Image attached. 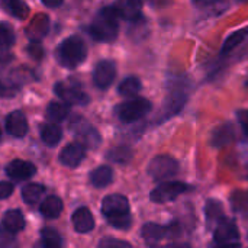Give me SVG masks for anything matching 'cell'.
I'll list each match as a JSON object with an SVG mask.
<instances>
[{
    "instance_id": "cell-26",
    "label": "cell",
    "mask_w": 248,
    "mask_h": 248,
    "mask_svg": "<svg viewBox=\"0 0 248 248\" xmlns=\"http://www.w3.org/2000/svg\"><path fill=\"white\" fill-rule=\"evenodd\" d=\"M0 1L1 6L17 19H25L29 13V7L22 0H0Z\"/></svg>"
},
{
    "instance_id": "cell-23",
    "label": "cell",
    "mask_w": 248,
    "mask_h": 248,
    "mask_svg": "<svg viewBox=\"0 0 248 248\" xmlns=\"http://www.w3.org/2000/svg\"><path fill=\"white\" fill-rule=\"evenodd\" d=\"M45 187L39 183H29L22 189V199L23 202H26L28 205H33L36 203L41 196L44 195Z\"/></svg>"
},
{
    "instance_id": "cell-17",
    "label": "cell",
    "mask_w": 248,
    "mask_h": 248,
    "mask_svg": "<svg viewBox=\"0 0 248 248\" xmlns=\"http://www.w3.org/2000/svg\"><path fill=\"white\" fill-rule=\"evenodd\" d=\"M235 138V129L231 124H224L218 128L214 129L211 144L214 147H225L231 144Z\"/></svg>"
},
{
    "instance_id": "cell-12",
    "label": "cell",
    "mask_w": 248,
    "mask_h": 248,
    "mask_svg": "<svg viewBox=\"0 0 248 248\" xmlns=\"http://www.w3.org/2000/svg\"><path fill=\"white\" fill-rule=\"evenodd\" d=\"M35 173H36V167L25 160H13L6 166V174L16 182L28 180Z\"/></svg>"
},
{
    "instance_id": "cell-16",
    "label": "cell",
    "mask_w": 248,
    "mask_h": 248,
    "mask_svg": "<svg viewBox=\"0 0 248 248\" xmlns=\"http://www.w3.org/2000/svg\"><path fill=\"white\" fill-rule=\"evenodd\" d=\"M1 227L6 232L9 234H17L25 228V218L23 214L19 209H13V211H7L3 215L1 219Z\"/></svg>"
},
{
    "instance_id": "cell-20",
    "label": "cell",
    "mask_w": 248,
    "mask_h": 248,
    "mask_svg": "<svg viewBox=\"0 0 248 248\" xmlns=\"http://www.w3.org/2000/svg\"><path fill=\"white\" fill-rule=\"evenodd\" d=\"M113 182V170L108 166H100L90 174V183L94 187H106Z\"/></svg>"
},
{
    "instance_id": "cell-28",
    "label": "cell",
    "mask_w": 248,
    "mask_h": 248,
    "mask_svg": "<svg viewBox=\"0 0 248 248\" xmlns=\"http://www.w3.org/2000/svg\"><path fill=\"white\" fill-rule=\"evenodd\" d=\"M205 212H206V218H208L209 222H217L218 224L224 218V208H222V203L219 201L209 199L206 202Z\"/></svg>"
},
{
    "instance_id": "cell-21",
    "label": "cell",
    "mask_w": 248,
    "mask_h": 248,
    "mask_svg": "<svg viewBox=\"0 0 248 248\" xmlns=\"http://www.w3.org/2000/svg\"><path fill=\"white\" fill-rule=\"evenodd\" d=\"M167 234V228L158 225V224H154V222H148L145 224L142 228H141V235L142 238L147 241V243H157L160 240H163Z\"/></svg>"
},
{
    "instance_id": "cell-30",
    "label": "cell",
    "mask_w": 248,
    "mask_h": 248,
    "mask_svg": "<svg viewBox=\"0 0 248 248\" xmlns=\"http://www.w3.org/2000/svg\"><path fill=\"white\" fill-rule=\"evenodd\" d=\"M15 44V32L9 23H0V49H7Z\"/></svg>"
},
{
    "instance_id": "cell-31",
    "label": "cell",
    "mask_w": 248,
    "mask_h": 248,
    "mask_svg": "<svg viewBox=\"0 0 248 248\" xmlns=\"http://www.w3.org/2000/svg\"><path fill=\"white\" fill-rule=\"evenodd\" d=\"M41 238H42V246L45 247H60L62 244L60 234L51 228H44L41 231Z\"/></svg>"
},
{
    "instance_id": "cell-3",
    "label": "cell",
    "mask_w": 248,
    "mask_h": 248,
    "mask_svg": "<svg viewBox=\"0 0 248 248\" xmlns=\"http://www.w3.org/2000/svg\"><path fill=\"white\" fill-rule=\"evenodd\" d=\"M87 57V46L78 36L65 38L57 48V60L65 68L80 65Z\"/></svg>"
},
{
    "instance_id": "cell-13",
    "label": "cell",
    "mask_w": 248,
    "mask_h": 248,
    "mask_svg": "<svg viewBox=\"0 0 248 248\" xmlns=\"http://www.w3.org/2000/svg\"><path fill=\"white\" fill-rule=\"evenodd\" d=\"M115 12L118 17L135 22L141 17L142 0H119L115 3Z\"/></svg>"
},
{
    "instance_id": "cell-14",
    "label": "cell",
    "mask_w": 248,
    "mask_h": 248,
    "mask_svg": "<svg viewBox=\"0 0 248 248\" xmlns=\"http://www.w3.org/2000/svg\"><path fill=\"white\" fill-rule=\"evenodd\" d=\"M6 129L12 137L22 138L28 134L29 125L22 110H13L6 118Z\"/></svg>"
},
{
    "instance_id": "cell-37",
    "label": "cell",
    "mask_w": 248,
    "mask_h": 248,
    "mask_svg": "<svg viewBox=\"0 0 248 248\" xmlns=\"http://www.w3.org/2000/svg\"><path fill=\"white\" fill-rule=\"evenodd\" d=\"M0 86H1V84H0ZM1 93H3V90H1V87H0V94H1Z\"/></svg>"
},
{
    "instance_id": "cell-32",
    "label": "cell",
    "mask_w": 248,
    "mask_h": 248,
    "mask_svg": "<svg viewBox=\"0 0 248 248\" xmlns=\"http://www.w3.org/2000/svg\"><path fill=\"white\" fill-rule=\"evenodd\" d=\"M99 247L103 248H113V247H124L129 248L131 244L126 243V241H121V240H116V238H112V237H108V238H103L100 243H99Z\"/></svg>"
},
{
    "instance_id": "cell-1",
    "label": "cell",
    "mask_w": 248,
    "mask_h": 248,
    "mask_svg": "<svg viewBox=\"0 0 248 248\" xmlns=\"http://www.w3.org/2000/svg\"><path fill=\"white\" fill-rule=\"evenodd\" d=\"M102 214L116 230H128L132 224L129 202L122 195H109L102 201Z\"/></svg>"
},
{
    "instance_id": "cell-25",
    "label": "cell",
    "mask_w": 248,
    "mask_h": 248,
    "mask_svg": "<svg viewBox=\"0 0 248 248\" xmlns=\"http://www.w3.org/2000/svg\"><path fill=\"white\" fill-rule=\"evenodd\" d=\"M67 115H68V108L61 102H51L46 108V118L51 122L58 124V122L64 121L67 118Z\"/></svg>"
},
{
    "instance_id": "cell-6",
    "label": "cell",
    "mask_w": 248,
    "mask_h": 248,
    "mask_svg": "<svg viewBox=\"0 0 248 248\" xmlns=\"http://www.w3.org/2000/svg\"><path fill=\"white\" fill-rule=\"evenodd\" d=\"M70 128H71L73 134L80 140V142H81L86 148H87V147H90V148L99 147V144H100L102 140H100V135H99L97 129L93 128L90 124H87L83 118L76 116V118L71 121Z\"/></svg>"
},
{
    "instance_id": "cell-19",
    "label": "cell",
    "mask_w": 248,
    "mask_h": 248,
    "mask_svg": "<svg viewBox=\"0 0 248 248\" xmlns=\"http://www.w3.org/2000/svg\"><path fill=\"white\" fill-rule=\"evenodd\" d=\"M61 138H62V131L55 122L45 124L41 126V140L48 147H55L61 141Z\"/></svg>"
},
{
    "instance_id": "cell-5",
    "label": "cell",
    "mask_w": 248,
    "mask_h": 248,
    "mask_svg": "<svg viewBox=\"0 0 248 248\" xmlns=\"http://www.w3.org/2000/svg\"><path fill=\"white\" fill-rule=\"evenodd\" d=\"M179 171V163L170 155H157L148 166V174L154 180H166L176 176Z\"/></svg>"
},
{
    "instance_id": "cell-29",
    "label": "cell",
    "mask_w": 248,
    "mask_h": 248,
    "mask_svg": "<svg viewBox=\"0 0 248 248\" xmlns=\"http://www.w3.org/2000/svg\"><path fill=\"white\" fill-rule=\"evenodd\" d=\"M108 158L112 160L113 163H119V164H126L128 161H131L132 158V151L128 147H116L112 151H109Z\"/></svg>"
},
{
    "instance_id": "cell-24",
    "label": "cell",
    "mask_w": 248,
    "mask_h": 248,
    "mask_svg": "<svg viewBox=\"0 0 248 248\" xmlns=\"http://www.w3.org/2000/svg\"><path fill=\"white\" fill-rule=\"evenodd\" d=\"M141 90V81L140 78L131 76V77H126L118 87V92L121 96L124 97H134L140 93Z\"/></svg>"
},
{
    "instance_id": "cell-10",
    "label": "cell",
    "mask_w": 248,
    "mask_h": 248,
    "mask_svg": "<svg viewBox=\"0 0 248 248\" xmlns=\"http://www.w3.org/2000/svg\"><path fill=\"white\" fill-rule=\"evenodd\" d=\"M116 77V65L110 60H102L96 64L93 71L94 86L100 90L108 89Z\"/></svg>"
},
{
    "instance_id": "cell-18",
    "label": "cell",
    "mask_w": 248,
    "mask_h": 248,
    "mask_svg": "<svg viewBox=\"0 0 248 248\" xmlns=\"http://www.w3.org/2000/svg\"><path fill=\"white\" fill-rule=\"evenodd\" d=\"M39 212L42 214V217L48 218V219H54L58 218L62 212V201L58 196H48L39 206Z\"/></svg>"
},
{
    "instance_id": "cell-27",
    "label": "cell",
    "mask_w": 248,
    "mask_h": 248,
    "mask_svg": "<svg viewBox=\"0 0 248 248\" xmlns=\"http://www.w3.org/2000/svg\"><path fill=\"white\" fill-rule=\"evenodd\" d=\"M248 36V28H243V29H238V31H235L234 33H231L227 39H225V42H224V45H222V54H228V52H231L234 48H237L246 38Z\"/></svg>"
},
{
    "instance_id": "cell-7",
    "label": "cell",
    "mask_w": 248,
    "mask_h": 248,
    "mask_svg": "<svg viewBox=\"0 0 248 248\" xmlns=\"http://www.w3.org/2000/svg\"><path fill=\"white\" fill-rule=\"evenodd\" d=\"M187 190H189V187L182 182H174V180L164 182L151 192L150 199L154 203H166V202H171V201L177 199L180 195L186 193Z\"/></svg>"
},
{
    "instance_id": "cell-34",
    "label": "cell",
    "mask_w": 248,
    "mask_h": 248,
    "mask_svg": "<svg viewBox=\"0 0 248 248\" xmlns=\"http://www.w3.org/2000/svg\"><path fill=\"white\" fill-rule=\"evenodd\" d=\"M237 118L240 121V125L243 128V131L248 134V110H238Z\"/></svg>"
},
{
    "instance_id": "cell-33",
    "label": "cell",
    "mask_w": 248,
    "mask_h": 248,
    "mask_svg": "<svg viewBox=\"0 0 248 248\" xmlns=\"http://www.w3.org/2000/svg\"><path fill=\"white\" fill-rule=\"evenodd\" d=\"M13 185L9 182H0V199H7L9 196L13 195Z\"/></svg>"
},
{
    "instance_id": "cell-40",
    "label": "cell",
    "mask_w": 248,
    "mask_h": 248,
    "mask_svg": "<svg viewBox=\"0 0 248 248\" xmlns=\"http://www.w3.org/2000/svg\"><path fill=\"white\" fill-rule=\"evenodd\" d=\"M195 1H198V0H195Z\"/></svg>"
},
{
    "instance_id": "cell-36",
    "label": "cell",
    "mask_w": 248,
    "mask_h": 248,
    "mask_svg": "<svg viewBox=\"0 0 248 248\" xmlns=\"http://www.w3.org/2000/svg\"><path fill=\"white\" fill-rule=\"evenodd\" d=\"M46 7H58V6H61L62 4V1L64 0H41Z\"/></svg>"
},
{
    "instance_id": "cell-39",
    "label": "cell",
    "mask_w": 248,
    "mask_h": 248,
    "mask_svg": "<svg viewBox=\"0 0 248 248\" xmlns=\"http://www.w3.org/2000/svg\"><path fill=\"white\" fill-rule=\"evenodd\" d=\"M247 87H248V81H247Z\"/></svg>"
},
{
    "instance_id": "cell-15",
    "label": "cell",
    "mask_w": 248,
    "mask_h": 248,
    "mask_svg": "<svg viewBox=\"0 0 248 248\" xmlns=\"http://www.w3.org/2000/svg\"><path fill=\"white\" fill-rule=\"evenodd\" d=\"M74 230L80 234H87L94 228V218L89 208H78L71 217Z\"/></svg>"
},
{
    "instance_id": "cell-11",
    "label": "cell",
    "mask_w": 248,
    "mask_h": 248,
    "mask_svg": "<svg viewBox=\"0 0 248 248\" xmlns=\"http://www.w3.org/2000/svg\"><path fill=\"white\" fill-rule=\"evenodd\" d=\"M86 158V147L81 142H73L65 145L60 153V163L65 167L76 169Z\"/></svg>"
},
{
    "instance_id": "cell-4",
    "label": "cell",
    "mask_w": 248,
    "mask_h": 248,
    "mask_svg": "<svg viewBox=\"0 0 248 248\" xmlns=\"http://www.w3.org/2000/svg\"><path fill=\"white\" fill-rule=\"evenodd\" d=\"M150 110H151L150 100L138 97V99H132L125 103H121L116 108V115L122 122L131 124V122H135V121H140L141 118H144Z\"/></svg>"
},
{
    "instance_id": "cell-9",
    "label": "cell",
    "mask_w": 248,
    "mask_h": 248,
    "mask_svg": "<svg viewBox=\"0 0 248 248\" xmlns=\"http://www.w3.org/2000/svg\"><path fill=\"white\" fill-rule=\"evenodd\" d=\"M55 93L58 97H61L65 103L70 105H77V106H83L89 103V96L87 93H84L80 87L71 84V83H57L55 84Z\"/></svg>"
},
{
    "instance_id": "cell-35",
    "label": "cell",
    "mask_w": 248,
    "mask_h": 248,
    "mask_svg": "<svg viewBox=\"0 0 248 248\" xmlns=\"http://www.w3.org/2000/svg\"><path fill=\"white\" fill-rule=\"evenodd\" d=\"M28 52H29V55L32 57V58H35V60H41L42 58V48H41V45H31L29 48H28Z\"/></svg>"
},
{
    "instance_id": "cell-8",
    "label": "cell",
    "mask_w": 248,
    "mask_h": 248,
    "mask_svg": "<svg viewBox=\"0 0 248 248\" xmlns=\"http://www.w3.org/2000/svg\"><path fill=\"white\" fill-rule=\"evenodd\" d=\"M217 225L218 227L214 232L217 244L219 246H238L240 244V231L232 219L222 218Z\"/></svg>"
},
{
    "instance_id": "cell-22",
    "label": "cell",
    "mask_w": 248,
    "mask_h": 248,
    "mask_svg": "<svg viewBox=\"0 0 248 248\" xmlns=\"http://www.w3.org/2000/svg\"><path fill=\"white\" fill-rule=\"evenodd\" d=\"M186 96H187V94H186L182 89L174 90V92L169 96V99H167V102H166V105H164L166 113H167L169 116H171V115L177 113L179 110H182V108H183V105H185V102H186Z\"/></svg>"
},
{
    "instance_id": "cell-38",
    "label": "cell",
    "mask_w": 248,
    "mask_h": 248,
    "mask_svg": "<svg viewBox=\"0 0 248 248\" xmlns=\"http://www.w3.org/2000/svg\"><path fill=\"white\" fill-rule=\"evenodd\" d=\"M0 140H1V129H0Z\"/></svg>"
},
{
    "instance_id": "cell-2",
    "label": "cell",
    "mask_w": 248,
    "mask_h": 248,
    "mask_svg": "<svg viewBox=\"0 0 248 248\" xmlns=\"http://www.w3.org/2000/svg\"><path fill=\"white\" fill-rule=\"evenodd\" d=\"M119 25L115 7H103L90 23V35L99 42H112L118 38Z\"/></svg>"
}]
</instances>
